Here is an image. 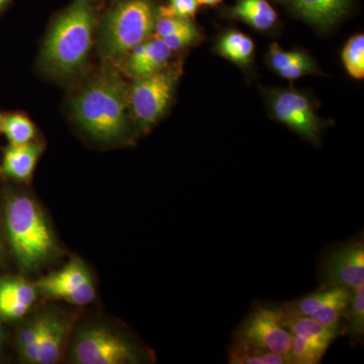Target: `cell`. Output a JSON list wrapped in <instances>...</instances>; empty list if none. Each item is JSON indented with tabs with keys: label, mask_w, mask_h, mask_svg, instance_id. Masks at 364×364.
<instances>
[{
	"label": "cell",
	"mask_w": 364,
	"mask_h": 364,
	"mask_svg": "<svg viewBox=\"0 0 364 364\" xmlns=\"http://www.w3.org/2000/svg\"><path fill=\"white\" fill-rule=\"evenodd\" d=\"M328 348L329 346L320 342L293 335L291 349L287 356L291 363L316 364L321 363Z\"/></svg>",
	"instance_id": "44dd1931"
},
{
	"label": "cell",
	"mask_w": 364,
	"mask_h": 364,
	"mask_svg": "<svg viewBox=\"0 0 364 364\" xmlns=\"http://www.w3.org/2000/svg\"><path fill=\"white\" fill-rule=\"evenodd\" d=\"M11 0H0V14L4 13L7 9V6L11 4Z\"/></svg>",
	"instance_id": "f546056e"
},
{
	"label": "cell",
	"mask_w": 364,
	"mask_h": 364,
	"mask_svg": "<svg viewBox=\"0 0 364 364\" xmlns=\"http://www.w3.org/2000/svg\"><path fill=\"white\" fill-rule=\"evenodd\" d=\"M238 335L252 346L284 356L289 354L293 340L279 306H259L254 310L241 326Z\"/></svg>",
	"instance_id": "52a82bcc"
},
{
	"label": "cell",
	"mask_w": 364,
	"mask_h": 364,
	"mask_svg": "<svg viewBox=\"0 0 364 364\" xmlns=\"http://www.w3.org/2000/svg\"><path fill=\"white\" fill-rule=\"evenodd\" d=\"M349 0H294L296 13L318 28L334 25L348 9Z\"/></svg>",
	"instance_id": "4fadbf2b"
},
{
	"label": "cell",
	"mask_w": 364,
	"mask_h": 364,
	"mask_svg": "<svg viewBox=\"0 0 364 364\" xmlns=\"http://www.w3.org/2000/svg\"><path fill=\"white\" fill-rule=\"evenodd\" d=\"M102 0H72L53 18L40 53L43 70L57 80L82 73L95 43Z\"/></svg>",
	"instance_id": "6da1fadb"
},
{
	"label": "cell",
	"mask_w": 364,
	"mask_h": 364,
	"mask_svg": "<svg viewBox=\"0 0 364 364\" xmlns=\"http://www.w3.org/2000/svg\"><path fill=\"white\" fill-rule=\"evenodd\" d=\"M316 68L314 61L306 55L305 58L301 61L296 62L293 65L287 67L279 72L280 77L289 79V80H294V79L301 78L306 74L315 73Z\"/></svg>",
	"instance_id": "83f0119b"
},
{
	"label": "cell",
	"mask_w": 364,
	"mask_h": 364,
	"mask_svg": "<svg viewBox=\"0 0 364 364\" xmlns=\"http://www.w3.org/2000/svg\"><path fill=\"white\" fill-rule=\"evenodd\" d=\"M200 35L193 21L176 32L170 33L166 37L160 38L172 52L181 51L186 48L191 47L200 40Z\"/></svg>",
	"instance_id": "d4e9b609"
},
{
	"label": "cell",
	"mask_w": 364,
	"mask_h": 364,
	"mask_svg": "<svg viewBox=\"0 0 364 364\" xmlns=\"http://www.w3.org/2000/svg\"><path fill=\"white\" fill-rule=\"evenodd\" d=\"M305 53L298 51H286L277 43L270 45L269 52H268V60H269L270 66L279 73L282 69L293 65L296 62L301 61L305 58Z\"/></svg>",
	"instance_id": "484cf974"
},
{
	"label": "cell",
	"mask_w": 364,
	"mask_h": 364,
	"mask_svg": "<svg viewBox=\"0 0 364 364\" xmlns=\"http://www.w3.org/2000/svg\"><path fill=\"white\" fill-rule=\"evenodd\" d=\"M0 343H1V334H0Z\"/></svg>",
	"instance_id": "d6a6232c"
},
{
	"label": "cell",
	"mask_w": 364,
	"mask_h": 364,
	"mask_svg": "<svg viewBox=\"0 0 364 364\" xmlns=\"http://www.w3.org/2000/svg\"><path fill=\"white\" fill-rule=\"evenodd\" d=\"M181 64H168L152 75L136 79L134 85L129 86L132 121L140 130H150L164 116L181 77Z\"/></svg>",
	"instance_id": "5b68a950"
},
{
	"label": "cell",
	"mask_w": 364,
	"mask_h": 364,
	"mask_svg": "<svg viewBox=\"0 0 364 364\" xmlns=\"http://www.w3.org/2000/svg\"><path fill=\"white\" fill-rule=\"evenodd\" d=\"M39 287L50 298L64 299L73 305H88L95 298L90 272L77 260L41 279Z\"/></svg>",
	"instance_id": "9c48e42d"
},
{
	"label": "cell",
	"mask_w": 364,
	"mask_h": 364,
	"mask_svg": "<svg viewBox=\"0 0 364 364\" xmlns=\"http://www.w3.org/2000/svg\"><path fill=\"white\" fill-rule=\"evenodd\" d=\"M217 50L223 57L230 61L238 65L246 66L252 59L255 45L246 33L239 31H229L218 42Z\"/></svg>",
	"instance_id": "e0dca14e"
},
{
	"label": "cell",
	"mask_w": 364,
	"mask_h": 364,
	"mask_svg": "<svg viewBox=\"0 0 364 364\" xmlns=\"http://www.w3.org/2000/svg\"><path fill=\"white\" fill-rule=\"evenodd\" d=\"M345 69L352 78L360 80L364 77V36L363 33L352 37L345 45L342 52Z\"/></svg>",
	"instance_id": "603a6c76"
},
{
	"label": "cell",
	"mask_w": 364,
	"mask_h": 364,
	"mask_svg": "<svg viewBox=\"0 0 364 364\" xmlns=\"http://www.w3.org/2000/svg\"><path fill=\"white\" fill-rule=\"evenodd\" d=\"M229 14L235 20L243 21L258 31L269 30L279 18L268 0H238L229 9Z\"/></svg>",
	"instance_id": "5bb4252c"
},
{
	"label": "cell",
	"mask_w": 364,
	"mask_h": 364,
	"mask_svg": "<svg viewBox=\"0 0 364 364\" xmlns=\"http://www.w3.org/2000/svg\"><path fill=\"white\" fill-rule=\"evenodd\" d=\"M157 0H111L98 21L95 44L107 65L121 61L154 33Z\"/></svg>",
	"instance_id": "3957f363"
},
{
	"label": "cell",
	"mask_w": 364,
	"mask_h": 364,
	"mask_svg": "<svg viewBox=\"0 0 364 364\" xmlns=\"http://www.w3.org/2000/svg\"><path fill=\"white\" fill-rule=\"evenodd\" d=\"M43 151H44V145L35 141L23 144V145L11 144L4 150L2 172L16 181H30Z\"/></svg>",
	"instance_id": "7c38bea8"
},
{
	"label": "cell",
	"mask_w": 364,
	"mask_h": 364,
	"mask_svg": "<svg viewBox=\"0 0 364 364\" xmlns=\"http://www.w3.org/2000/svg\"><path fill=\"white\" fill-rule=\"evenodd\" d=\"M229 363L232 364H287L289 363L287 356L262 350L252 346L238 334L229 352Z\"/></svg>",
	"instance_id": "ac0fdd59"
},
{
	"label": "cell",
	"mask_w": 364,
	"mask_h": 364,
	"mask_svg": "<svg viewBox=\"0 0 364 364\" xmlns=\"http://www.w3.org/2000/svg\"><path fill=\"white\" fill-rule=\"evenodd\" d=\"M326 286L354 291L364 284V244L354 240L333 249L324 262Z\"/></svg>",
	"instance_id": "30bf717a"
},
{
	"label": "cell",
	"mask_w": 364,
	"mask_h": 364,
	"mask_svg": "<svg viewBox=\"0 0 364 364\" xmlns=\"http://www.w3.org/2000/svg\"><path fill=\"white\" fill-rule=\"evenodd\" d=\"M71 111L78 126L100 142H123L130 136L129 85L109 65L79 86Z\"/></svg>",
	"instance_id": "7a4b0ae2"
},
{
	"label": "cell",
	"mask_w": 364,
	"mask_h": 364,
	"mask_svg": "<svg viewBox=\"0 0 364 364\" xmlns=\"http://www.w3.org/2000/svg\"><path fill=\"white\" fill-rule=\"evenodd\" d=\"M198 7H200L198 0H169L167 6H159L158 13L191 20L198 13Z\"/></svg>",
	"instance_id": "4316f807"
},
{
	"label": "cell",
	"mask_w": 364,
	"mask_h": 364,
	"mask_svg": "<svg viewBox=\"0 0 364 364\" xmlns=\"http://www.w3.org/2000/svg\"><path fill=\"white\" fill-rule=\"evenodd\" d=\"M282 309V308H280ZM284 314V322L291 334L304 339L312 340L330 346L337 337L342 334V330L326 327L317 321L306 316H293Z\"/></svg>",
	"instance_id": "2e32d148"
},
{
	"label": "cell",
	"mask_w": 364,
	"mask_h": 364,
	"mask_svg": "<svg viewBox=\"0 0 364 364\" xmlns=\"http://www.w3.org/2000/svg\"><path fill=\"white\" fill-rule=\"evenodd\" d=\"M171 55L166 44L152 35L124 56V72L134 80L152 75L168 65Z\"/></svg>",
	"instance_id": "8fae6325"
},
{
	"label": "cell",
	"mask_w": 364,
	"mask_h": 364,
	"mask_svg": "<svg viewBox=\"0 0 364 364\" xmlns=\"http://www.w3.org/2000/svg\"><path fill=\"white\" fill-rule=\"evenodd\" d=\"M223 0H198L200 6H217L218 4H221Z\"/></svg>",
	"instance_id": "f1b7e54d"
},
{
	"label": "cell",
	"mask_w": 364,
	"mask_h": 364,
	"mask_svg": "<svg viewBox=\"0 0 364 364\" xmlns=\"http://www.w3.org/2000/svg\"><path fill=\"white\" fill-rule=\"evenodd\" d=\"M4 114H0V132L2 131V124H4Z\"/></svg>",
	"instance_id": "4dcf8cb0"
},
{
	"label": "cell",
	"mask_w": 364,
	"mask_h": 364,
	"mask_svg": "<svg viewBox=\"0 0 364 364\" xmlns=\"http://www.w3.org/2000/svg\"><path fill=\"white\" fill-rule=\"evenodd\" d=\"M273 116L299 135L317 141L321 123L312 104L303 93L296 90H279L270 97Z\"/></svg>",
	"instance_id": "ba28073f"
},
{
	"label": "cell",
	"mask_w": 364,
	"mask_h": 364,
	"mask_svg": "<svg viewBox=\"0 0 364 364\" xmlns=\"http://www.w3.org/2000/svg\"><path fill=\"white\" fill-rule=\"evenodd\" d=\"M43 328H44V317L33 321L21 332L18 343H20L21 354L28 363H37Z\"/></svg>",
	"instance_id": "cb8c5ba5"
},
{
	"label": "cell",
	"mask_w": 364,
	"mask_h": 364,
	"mask_svg": "<svg viewBox=\"0 0 364 364\" xmlns=\"http://www.w3.org/2000/svg\"><path fill=\"white\" fill-rule=\"evenodd\" d=\"M346 328L344 332L354 341H363L364 335V284L351 291L348 306L345 311Z\"/></svg>",
	"instance_id": "ffe728a7"
},
{
	"label": "cell",
	"mask_w": 364,
	"mask_h": 364,
	"mask_svg": "<svg viewBox=\"0 0 364 364\" xmlns=\"http://www.w3.org/2000/svg\"><path fill=\"white\" fill-rule=\"evenodd\" d=\"M72 354L78 364H131L140 360L135 345L100 326L83 330L75 340Z\"/></svg>",
	"instance_id": "8992f818"
},
{
	"label": "cell",
	"mask_w": 364,
	"mask_h": 364,
	"mask_svg": "<svg viewBox=\"0 0 364 364\" xmlns=\"http://www.w3.org/2000/svg\"><path fill=\"white\" fill-rule=\"evenodd\" d=\"M0 257H1V244H0Z\"/></svg>",
	"instance_id": "1f68e13d"
},
{
	"label": "cell",
	"mask_w": 364,
	"mask_h": 364,
	"mask_svg": "<svg viewBox=\"0 0 364 364\" xmlns=\"http://www.w3.org/2000/svg\"><path fill=\"white\" fill-rule=\"evenodd\" d=\"M1 132L6 136L11 145H23L33 142L37 135L35 124L28 117L20 112L4 116Z\"/></svg>",
	"instance_id": "d6986e66"
},
{
	"label": "cell",
	"mask_w": 364,
	"mask_h": 364,
	"mask_svg": "<svg viewBox=\"0 0 364 364\" xmlns=\"http://www.w3.org/2000/svg\"><path fill=\"white\" fill-rule=\"evenodd\" d=\"M102 1L104 2V4H105V0H102Z\"/></svg>",
	"instance_id": "836d02e7"
},
{
	"label": "cell",
	"mask_w": 364,
	"mask_h": 364,
	"mask_svg": "<svg viewBox=\"0 0 364 364\" xmlns=\"http://www.w3.org/2000/svg\"><path fill=\"white\" fill-rule=\"evenodd\" d=\"M6 225L11 249L25 269L39 267L56 250L51 227L31 196H14L9 200Z\"/></svg>",
	"instance_id": "277c9868"
},
{
	"label": "cell",
	"mask_w": 364,
	"mask_h": 364,
	"mask_svg": "<svg viewBox=\"0 0 364 364\" xmlns=\"http://www.w3.org/2000/svg\"><path fill=\"white\" fill-rule=\"evenodd\" d=\"M66 327L59 318L44 316V328L41 338L38 364L58 363L63 349Z\"/></svg>",
	"instance_id": "9a60e30c"
},
{
	"label": "cell",
	"mask_w": 364,
	"mask_h": 364,
	"mask_svg": "<svg viewBox=\"0 0 364 364\" xmlns=\"http://www.w3.org/2000/svg\"><path fill=\"white\" fill-rule=\"evenodd\" d=\"M36 289L23 279H6L0 282V301L31 306L35 301Z\"/></svg>",
	"instance_id": "7402d4cb"
}]
</instances>
